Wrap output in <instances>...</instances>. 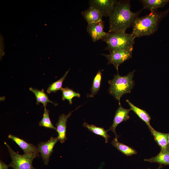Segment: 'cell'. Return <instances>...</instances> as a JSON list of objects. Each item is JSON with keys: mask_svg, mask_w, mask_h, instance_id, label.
<instances>
[{"mask_svg": "<svg viewBox=\"0 0 169 169\" xmlns=\"http://www.w3.org/2000/svg\"><path fill=\"white\" fill-rule=\"evenodd\" d=\"M130 1H118L109 17V33L125 32L126 30L133 26L143 9L134 13L131 10Z\"/></svg>", "mask_w": 169, "mask_h": 169, "instance_id": "obj_1", "label": "cell"}, {"mask_svg": "<svg viewBox=\"0 0 169 169\" xmlns=\"http://www.w3.org/2000/svg\"><path fill=\"white\" fill-rule=\"evenodd\" d=\"M169 13V8L164 11L156 10L139 18L135 21L133 25L131 33L135 38L152 35L158 29L161 21Z\"/></svg>", "mask_w": 169, "mask_h": 169, "instance_id": "obj_2", "label": "cell"}, {"mask_svg": "<svg viewBox=\"0 0 169 169\" xmlns=\"http://www.w3.org/2000/svg\"><path fill=\"white\" fill-rule=\"evenodd\" d=\"M135 70L130 72L126 75L122 76L118 73L114 75V78L108 81L110 85L109 93L114 97L120 104V99L123 95L131 92L134 85L133 80Z\"/></svg>", "mask_w": 169, "mask_h": 169, "instance_id": "obj_3", "label": "cell"}, {"mask_svg": "<svg viewBox=\"0 0 169 169\" xmlns=\"http://www.w3.org/2000/svg\"><path fill=\"white\" fill-rule=\"evenodd\" d=\"M135 39L131 33L108 32L102 40L107 44L105 49L109 50L110 53L120 49L133 51Z\"/></svg>", "mask_w": 169, "mask_h": 169, "instance_id": "obj_4", "label": "cell"}, {"mask_svg": "<svg viewBox=\"0 0 169 169\" xmlns=\"http://www.w3.org/2000/svg\"><path fill=\"white\" fill-rule=\"evenodd\" d=\"M5 145L9 152L12 161L9 164L13 169H38L34 167L32 165L33 159L38 157L35 154L20 155L14 151L6 142Z\"/></svg>", "mask_w": 169, "mask_h": 169, "instance_id": "obj_5", "label": "cell"}, {"mask_svg": "<svg viewBox=\"0 0 169 169\" xmlns=\"http://www.w3.org/2000/svg\"><path fill=\"white\" fill-rule=\"evenodd\" d=\"M133 51L126 50H116L109 54H102L108 60V64H112L118 73V68L120 65L132 57Z\"/></svg>", "mask_w": 169, "mask_h": 169, "instance_id": "obj_6", "label": "cell"}, {"mask_svg": "<svg viewBox=\"0 0 169 169\" xmlns=\"http://www.w3.org/2000/svg\"><path fill=\"white\" fill-rule=\"evenodd\" d=\"M117 2L114 0H92L90 1L89 5L97 9L103 16L109 17Z\"/></svg>", "mask_w": 169, "mask_h": 169, "instance_id": "obj_7", "label": "cell"}, {"mask_svg": "<svg viewBox=\"0 0 169 169\" xmlns=\"http://www.w3.org/2000/svg\"><path fill=\"white\" fill-rule=\"evenodd\" d=\"M59 141L57 137L54 138L52 137L47 141L41 142L38 144L37 149L38 152L41 154L45 165H48L54 147Z\"/></svg>", "mask_w": 169, "mask_h": 169, "instance_id": "obj_8", "label": "cell"}, {"mask_svg": "<svg viewBox=\"0 0 169 169\" xmlns=\"http://www.w3.org/2000/svg\"><path fill=\"white\" fill-rule=\"evenodd\" d=\"M104 22H100L88 23L87 30L93 42H96L100 39H102L108 34L104 31Z\"/></svg>", "mask_w": 169, "mask_h": 169, "instance_id": "obj_9", "label": "cell"}, {"mask_svg": "<svg viewBox=\"0 0 169 169\" xmlns=\"http://www.w3.org/2000/svg\"><path fill=\"white\" fill-rule=\"evenodd\" d=\"M131 110L130 109H126L124 108L120 104H119V107L115 113L113 123L108 130V131H112L114 133L115 137L117 139L119 136L116 133V128L120 123L130 119L129 113Z\"/></svg>", "mask_w": 169, "mask_h": 169, "instance_id": "obj_10", "label": "cell"}, {"mask_svg": "<svg viewBox=\"0 0 169 169\" xmlns=\"http://www.w3.org/2000/svg\"><path fill=\"white\" fill-rule=\"evenodd\" d=\"M81 106L78 107L75 110L71 111L67 115L62 114L59 115L58 122L56 124V131L58 133L57 137L61 143H64L67 139L66 131L68 119L70 116L73 112Z\"/></svg>", "mask_w": 169, "mask_h": 169, "instance_id": "obj_11", "label": "cell"}, {"mask_svg": "<svg viewBox=\"0 0 169 169\" xmlns=\"http://www.w3.org/2000/svg\"><path fill=\"white\" fill-rule=\"evenodd\" d=\"M8 137L15 142L22 149L24 154H34L38 157L39 156V152L37 148L34 145L29 143L11 134L9 135Z\"/></svg>", "mask_w": 169, "mask_h": 169, "instance_id": "obj_12", "label": "cell"}, {"mask_svg": "<svg viewBox=\"0 0 169 169\" xmlns=\"http://www.w3.org/2000/svg\"><path fill=\"white\" fill-rule=\"evenodd\" d=\"M144 161L150 162L157 163L162 165H169V147L161 148L160 151L157 155L148 159H145Z\"/></svg>", "mask_w": 169, "mask_h": 169, "instance_id": "obj_13", "label": "cell"}, {"mask_svg": "<svg viewBox=\"0 0 169 169\" xmlns=\"http://www.w3.org/2000/svg\"><path fill=\"white\" fill-rule=\"evenodd\" d=\"M82 15L88 23L98 22L102 21L103 16L96 9L90 6L82 13Z\"/></svg>", "mask_w": 169, "mask_h": 169, "instance_id": "obj_14", "label": "cell"}, {"mask_svg": "<svg viewBox=\"0 0 169 169\" xmlns=\"http://www.w3.org/2000/svg\"><path fill=\"white\" fill-rule=\"evenodd\" d=\"M126 102L130 107V110H132L137 116L147 125L149 129L152 127L150 125L151 118L149 114L145 110L135 105L128 100Z\"/></svg>", "mask_w": 169, "mask_h": 169, "instance_id": "obj_15", "label": "cell"}, {"mask_svg": "<svg viewBox=\"0 0 169 169\" xmlns=\"http://www.w3.org/2000/svg\"><path fill=\"white\" fill-rule=\"evenodd\" d=\"M149 129L153 136L155 141L161 148H165L168 146V137L169 133H166L157 131L152 127Z\"/></svg>", "mask_w": 169, "mask_h": 169, "instance_id": "obj_16", "label": "cell"}, {"mask_svg": "<svg viewBox=\"0 0 169 169\" xmlns=\"http://www.w3.org/2000/svg\"><path fill=\"white\" fill-rule=\"evenodd\" d=\"M29 90L35 95L37 105H38L41 103L43 104L44 108H46V106L48 103H52L55 106L57 105V104L53 102L49 99L48 95L45 92L44 89H42L40 90L37 89L30 87Z\"/></svg>", "mask_w": 169, "mask_h": 169, "instance_id": "obj_17", "label": "cell"}, {"mask_svg": "<svg viewBox=\"0 0 169 169\" xmlns=\"http://www.w3.org/2000/svg\"><path fill=\"white\" fill-rule=\"evenodd\" d=\"M140 2L143 4V9L152 12L157 10L159 8L164 7L169 2V0H142Z\"/></svg>", "mask_w": 169, "mask_h": 169, "instance_id": "obj_18", "label": "cell"}, {"mask_svg": "<svg viewBox=\"0 0 169 169\" xmlns=\"http://www.w3.org/2000/svg\"><path fill=\"white\" fill-rule=\"evenodd\" d=\"M111 144L118 151L125 155L129 156L137 154V151L133 148L119 142L115 137L111 141Z\"/></svg>", "mask_w": 169, "mask_h": 169, "instance_id": "obj_19", "label": "cell"}, {"mask_svg": "<svg viewBox=\"0 0 169 169\" xmlns=\"http://www.w3.org/2000/svg\"><path fill=\"white\" fill-rule=\"evenodd\" d=\"M83 126L87 128L94 134L103 137L105 140L106 143L108 142L110 137V136L107 133L108 130H106L103 127H97L93 125L89 124L86 122L83 123Z\"/></svg>", "mask_w": 169, "mask_h": 169, "instance_id": "obj_20", "label": "cell"}, {"mask_svg": "<svg viewBox=\"0 0 169 169\" xmlns=\"http://www.w3.org/2000/svg\"><path fill=\"white\" fill-rule=\"evenodd\" d=\"M102 73L100 70H99L94 78L91 88V93L87 94V97L94 96L100 90L102 79Z\"/></svg>", "mask_w": 169, "mask_h": 169, "instance_id": "obj_21", "label": "cell"}, {"mask_svg": "<svg viewBox=\"0 0 169 169\" xmlns=\"http://www.w3.org/2000/svg\"><path fill=\"white\" fill-rule=\"evenodd\" d=\"M69 69L66 71L64 75L58 80L52 83L49 85L47 91L48 94H50L51 92L56 93L58 90H62V84L63 81L65 80L68 73Z\"/></svg>", "mask_w": 169, "mask_h": 169, "instance_id": "obj_22", "label": "cell"}, {"mask_svg": "<svg viewBox=\"0 0 169 169\" xmlns=\"http://www.w3.org/2000/svg\"><path fill=\"white\" fill-rule=\"evenodd\" d=\"M62 93V100L63 101L67 100L70 105L72 104L73 98L74 97H80V94L74 91L72 89L66 87L63 88L61 90Z\"/></svg>", "mask_w": 169, "mask_h": 169, "instance_id": "obj_23", "label": "cell"}, {"mask_svg": "<svg viewBox=\"0 0 169 169\" xmlns=\"http://www.w3.org/2000/svg\"><path fill=\"white\" fill-rule=\"evenodd\" d=\"M49 110L44 108V113L42 119L40 121L39 125L47 128H49L56 130V128L53 125L49 117Z\"/></svg>", "mask_w": 169, "mask_h": 169, "instance_id": "obj_24", "label": "cell"}, {"mask_svg": "<svg viewBox=\"0 0 169 169\" xmlns=\"http://www.w3.org/2000/svg\"><path fill=\"white\" fill-rule=\"evenodd\" d=\"M9 165H7L1 160L0 161V169H8L9 167Z\"/></svg>", "mask_w": 169, "mask_h": 169, "instance_id": "obj_25", "label": "cell"}, {"mask_svg": "<svg viewBox=\"0 0 169 169\" xmlns=\"http://www.w3.org/2000/svg\"><path fill=\"white\" fill-rule=\"evenodd\" d=\"M162 167H163V166L162 165H160L156 169H161ZM147 169H151V168H149Z\"/></svg>", "mask_w": 169, "mask_h": 169, "instance_id": "obj_26", "label": "cell"}, {"mask_svg": "<svg viewBox=\"0 0 169 169\" xmlns=\"http://www.w3.org/2000/svg\"><path fill=\"white\" fill-rule=\"evenodd\" d=\"M168 146L169 147V134L168 137Z\"/></svg>", "mask_w": 169, "mask_h": 169, "instance_id": "obj_27", "label": "cell"}]
</instances>
